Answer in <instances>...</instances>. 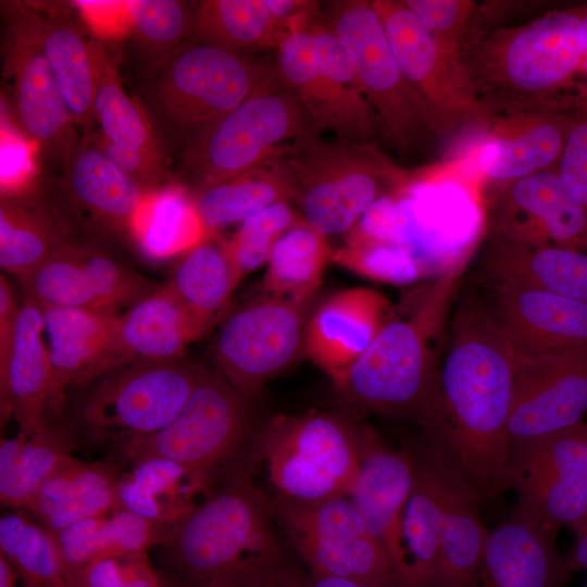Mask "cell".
<instances>
[{"mask_svg":"<svg viewBox=\"0 0 587 587\" xmlns=\"http://www.w3.org/2000/svg\"><path fill=\"white\" fill-rule=\"evenodd\" d=\"M516 352L483 302L458 305L421 423L480 499L511 488L509 420Z\"/></svg>","mask_w":587,"mask_h":587,"instance_id":"1","label":"cell"},{"mask_svg":"<svg viewBox=\"0 0 587 587\" xmlns=\"http://www.w3.org/2000/svg\"><path fill=\"white\" fill-rule=\"evenodd\" d=\"M257 465L228 473L161 547L167 587H251L278 582L296 566L270 499L253 483Z\"/></svg>","mask_w":587,"mask_h":587,"instance_id":"2","label":"cell"},{"mask_svg":"<svg viewBox=\"0 0 587 587\" xmlns=\"http://www.w3.org/2000/svg\"><path fill=\"white\" fill-rule=\"evenodd\" d=\"M469 254L453 261L383 325L335 387L355 410L422 423L444 351L451 308Z\"/></svg>","mask_w":587,"mask_h":587,"instance_id":"3","label":"cell"},{"mask_svg":"<svg viewBox=\"0 0 587 587\" xmlns=\"http://www.w3.org/2000/svg\"><path fill=\"white\" fill-rule=\"evenodd\" d=\"M251 399L214 367L201 366L198 382L179 413L145 437L114 444L116 462L151 458L175 462L203 486L207 495L228 473L259 464Z\"/></svg>","mask_w":587,"mask_h":587,"instance_id":"4","label":"cell"},{"mask_svg":"<svg viewBox=\"0 0 587 587\" xmlns=\"http://www.w3.org/2000/svg\"><path fill=\"white\" fill-rule=\"evenodd\" d=\"M315 135L301 102L274 67L240 104L183 147L178 172L195 193L249 174Z\"/></svg>","mask_w":587,"mask_h":587,"instance_id":"5","label":"cell"},{"mask_svg":"<svg viewBox=\"0 0 587 587\" xmlns=\"http://www.w3.org/2000/svg\"><path fill=\"white\" fill-rule=\"evenodd\" d=\"M300 220L327 237L350 233L378 199L413 180L372 143L303 138L278 155Z\"/></svg>","mask_w":587,"mask_h":587,"instance_id":"6","label":"cell"},{"mask_svg":"<svg viewBox=\"0 0 587 587\" xmlns=\"http://www.w3.org/2000/svg\"><path fill=\"white\" fill-rule=\"evenodd\" d=\"M365 425L348 411L277 415L259 429L255 452L276 495L314 502L350 495Z\"/></svg>","mask_w":587,"mask_h":587,"instance_id":"7","label":"cell"},{"mask_svg":"<svg viewBox=\"0 0 587 587\" xmlns=\"http://www.w3.org/2000/svg\"><path fill=\"white\" fill-rule=\"evenodd\" d=\"M327 23L346 50L389 145L404 154L430 148L440 130L403 75L372 1H330Z\"/></svg>","mask_w":587,"mask_h":587,"instance_id":"8","label":"cell"},{"mask_svg":"<svg viewBox=\"0 0 587 587\" xmlns=\"http://www.w3.org/2000/svg\"><path fill=\"white\" fill-rule=\"evenodd\" d=\"M585 9L548 12L488 37L471 61H464L476 91L500 89L521 104L564 88L584 59Z\"/></svg>","mask_w":587,"mask_h":587,"instance_id":"9","label":"cell"},{"mask_svg":"<svg viewBox=\"0 0 587 587\" xmlns=\"http://www.w3.org/2000/svg\"><path fill=\"white\" fill-rule=\"evenodd\" d=\"M274 67L191 41L154 68L148 86L158 120L183 147L240 104Z\"/></svg>","mask_w":587,"mask_h":587,"instance_id":"10","label":"cell"},{"mask_svg":"<svg viewBox=\"0 0 587 587\" xmlns=\"http://www.w3.org/2000/svg\"><path fill=\"white\" fill-rule=\"evenodd\" d=\"M275 71L319 133L332 132L340 141L371 143L376 129L373 111L327 22L312 21L292 29L277 48Z\"/></svg>","mask_w":587,"mask_h":587,"instance_id":"11","label":"cell"},{"mask_svg":"<svg viewBox=\"0 0 587 587\" xmlns=\"http://www.w3.org/2000/svg\"><path fill=\"white\" fill-rule=\"evenodd\" d=\"M201 366L184 357L124 364L97 378L80 399L78 425L97 444L114 445L153 434L183 409Z\"/></svg>","mask_w":587,"mask_h":587,"instance_id":"12","label":"cell"},{"mask_svg":"<svg viewBox=\"0 0 587 587\" xmlns=\"http://www.w3.org/2000/svg\"><path fill=\"white\" fill-rule=\"evenodd\" d=\"M270 502L285 541L309 572L394 587L387 555L348 496L301 502L275 494Z\"/></svg>","mask_w":587,"mask_h":587,"instance_id":"13","label":"cell"},{"mask_svg":"<svg viewBox=\"0 0 587 587\" xmlns=\"http://www.w3.org/2000/svg\"><path fill=\"white\" fill-rule=\"evenodd\" d=\"M313 300L261 294L232 312L213 342L214 369L238 391L255 399L271 379L305 355Z\"/></svg>","mask_w":587,"mask_h":587,"instance_id":"14","label":"cell"},{"mask_svg":"<svg viewBox=\"0 0 587 587\" xmlns=\"http://www.w3.org/2000/svg\"><path fill=\"white\" fill-rule=\"evenodd\" d=\"M394 55L408 82L430 110L440 134L464 122H485L462 50L442 43L404 1L375 0Z\"/></svg>","mask_w":587,"mask_h":587,"instance_id":"15","label":"cell"},{"mask_svg":"<svg viewBox=\"0 0 587 587\" xmlns=\"http://www.w3.org/2000/svg\"><path fill=\"white\" fill-rule=\"evenodd\" d=\"M510 483L513 511L558 533L587 519V422L513 444Z\"/></svg>","mask_w":587,"mask_h":587,"instance_id":"16","label":"cell"},{"mask_svg":"<svg viewBox=\"0 0 587 587\" xmlns=\"http://www.w3.org/2000/svg\"><path fill=\"white\" fill-rule=\"evenodd\" d=\"M7 25L4 65L17 125L40 152L64 164L79 142L45 54L41 12L28 4L7 5Z\"/></svg>","mask_w":587,"mask_h":587,"instance_id":"17","label":"cell"},{"mask_svg":"<svg viewBox=\"0 0 587 587\" xmlns=\"http://www.w3.org/2000/svg\"><path fill=\"white\" fill-rule=\"evenodd\" d=\"M587 413V348L516 354L509 420L511 445L547 436L584 421Z\"/></svg>","mask_w":587,"mask_h":587,"instance_id":"18","label":"cell"},{"mask_svg":"<svg viewBox=\"0 0 587 587\" xmlns=\"http://www.w3.org/2000/svg\"><path fill=\"white\" fill-rule=\"evenodd\" d=\"M26 297L42 308L116 311L157 286L114 259L66 242L21 280Z\"/></svg>","mask_w":587,"mask_h":587,"instance_id":"19","label":"cell"},{"mask_svg":"<svg viewBox=\"0 0 587 587\" xmlns=\"http://www.w3.org/2000/svg\"><path fill=\"white\" fill-rule=\"evenodd\" d=\"M413 485V467L404 448L388 447L364 427L361 465L349 498L390 564L394 587H405L409 559L402 533L403 512Z\"/></svg>","mask_w":587,"mask_h":587,"instance_id":"20","label":"cell"},{"mask_svg":"<svg viewBox=\"0 0 587 587\" xmlns=\"http://www.w3.org/2000/svg\"><path fill=\"white\" fill-rule=\"evenodd\" d=\"M492 224L495 236L508 240L587 253V213L555 170L507 183Z\"/></svg>","mask_w":587,"mask_h":587,"instance_id":"21","label":"cell"},{"mask_svg":"<svg viewBox=\"0 0 587 587\" xmlns=\"http://www.w3.org/2000/svg\"><path fill=\"white\" fill-rule=\"evenodd\" d=\"M65 398L50 362L42 308L25 296L10 362L0 374L1 426L13 419L20 433L32 434L54 422Z\"/></svg>","mask_w":587,"mask_h":587,"instance_id":"22","label":"cell"},{"mask_svg":"<svg viewBox=\"0 0 587 587\" xmlns=\"http://www.w3.org/2000/svg\"><path fill=\"white\" fill-rule=\"evenodd\" d=\"M485 304L516 354L587 348V302L536 289L490 287Z\"/></svg>","mask_w":587,"mask_h":587,"instance_id":"23","label":"cell"},{"mask_svg":"<svg viewBox=\"0 0 587 587\" xmlns=\"http://www.w3.org/2000/svg\"><path fill=\"white\" fill-rule=\"evenodd\" d=\"M395 309L367 287L339 290L313 308L305 332V357L333 383L366 351Z\"/></svg>","mask_w":587,"mask_h":587,"instance_id":"24","label":"cell"},{"mask_svg":"<svg viewBox=\"0 0 587 587\" xmlns=\"http://www.w3.org/2000/svg\"><path fill=\"white\" fill-rule=\"evenodd\" d=\"M42 313L50 362L65 394L127 364L117 339L118 312L42 308Z\"/></svg>","mask_w":587,"mask_h":587,"instance_id":"25","label":"cell"},{"mask_svg":"<svg viewBox=\"0 0 587 587\" xmlns=\"http://www.w3.org/2000/svg\"><path fill=\"white\" fill-rule=\"evenodd\" d=\"M557 535L512 511L489 530L473 587H564L572 572Z\"/></svg>","mask_w":587,"mask_h":587,"instance_id":"26","label":"cell"},{"mask_svg":"<svg viewBox=\"0 0 587 587\" xmlns=\"http://www.w3.org/2000/svg\"><path fill=\"white\" fill-rule=\"evenodd\" d=\"M573 116L553 109L514 113L494 124L477 166L488 178L510 183L555 170Z\"/></svg>","mask_w":587,"mask_h":587,"instance_id":"27","label":"cell"},{"mask_svg":"<svg viewBox=\"0 0 587 587\" xmlns=\"http://www.w3.org/2000/svg\"><path fill=\"white\" fill-rule=\"evenodd\" d=\"M479 268L489 288L536 289L587 302V253L583 251L494 236L482 253Z\"/></svg>","mask_w":587,"mask_h":587,"instance_id":"28","label":"cell"},{"mask_svg":"<svg viewBox=\"0 0 587 587\" xmlns=\"http://www.w3.org/2000/svg\"><path fill=\"white\" fill-rule=\"evenodd\" d=\"M413 485L402 520L409 559L405 587H437L439 541L444 519V454L429 441L409 444Z\"/></svg>","mask_w":587,"mask_h":587,"instance_id":"29","label":"cell"},{"mask_svg":"<svg viewBox=\"0 0 587 587\" xmlns=\"http://www.w3.org/2000/svg\"><path fill=\"white\" fill-rule=\"evenodd\" d=\"M205 332L166 284L117 316V339L126 363L183 358L189 344Z\"/></svg>","mask_w":587,"mask_h":587,"instance_id":"30","label":"cell"},{"mask_svg":"<svg viewBox=\"0 0 587 587\" xmlns=\"http://www.w3.org/2000/svg\"><path fill=\"white\" fill-rule=\"evenodd\" d=\"M442 483L444 519L437 587H473L489 533L479 514L482 499L473 485L446 457Z\"/></svg>","mask_w":587,"mask_h":587,"instance_id":"31","label":"cell"},{"mask_svg":"<svg viewBox=\"0 0 587 587\" xmlns=\"http://www.w3.org/2000/svg\"><path fill=\"white\" fill-rule=\"evenodd\" d=\"M63 166L71 198L93 220L129 234L149 191L118 170L90 138L78 143Z\"/></svg>","mask_w":587,"mask_h":587,"instance_id":"32","label":"cell"},{"mask_svg":"<svg viewBox=\"0 0 587 587\" xmlns=\"http://www.w3.org/2000/svg\"><path fill=\"white\" fill-rule=\"evenodd\" d=\"M41 16L43 50L57 86L75 125L88 129L98 84L92 40L63 10Z\"/></svg>","mask_w":587,"mask_h":587,"instance_id":"33","label":"cell"},{"mask_svg":"<svg viewBox=\"0 0 587 587\" xmlns=\"http://www.w3.org/2000/svg\"><path fill=\"white\" fill-rule=\"evenodd\" d=\"M77 444L74 430L51 422L38 430L1 439L0 500L5 507L27 509L40 486Z\"/></svg>","mask_w":587,"mask_h":587,"instance_id":"34","label":"cell"},{"mask_svg":"<svg viewBox=\"0 0 587 587\" xmlns=\"http://www.w3.org/2000/svg\"><path fill=\"white\" fill-rule=\"evenodd\" d=\"M207 492L199 480L179 464L151 458L132 464L121 475L116 494L121 508L170 529L198 503L196 494Z\"/></svg>","mask_w":587,"mask_h":587,"instance_id":"35","label":"cell"},{"mask_svg":"<svg viewBox=\"0 0 587 587\" xmlns=\"http://www.w3.org/2000/svg\"><path fill=\"white\" fill-rule=\"evenodd\" d=\"M212 236L184 252L165 283L205 330L226 309L241 282L224 241H215Z\"/></svg>","mask_w":587,"mask_h":587,"instance_id":"36","label":"cell"},{"mask_svg":"<svg viewBox=\"0 0 587 587\" xmlns=\"http://www.w3.org/2000/svg\"><path fill=\"white\" fill-rule=\"evenodd\" d=\"M129 235L152 259L183 254L209 235L187 187L167 185L147 192Z\"/></svg>","mask_w":587,"mask_h":587,"instance_id":"37","label":"cell"},{"mask_svg":"<svg viewBox=\"0 0 587 587\" xmlns=\"http://www.w3.org/2000/svg\"><path fill=\"white\" fill-rule=\"evenodd\" d=\"M291 30L271 13L266 0H202L195 9L191 37L239 52L278 48Z\"/></svg>","mask_w":587,"mask_h":587,"instance_id":"38","label":"cell"},{"mask_svg":"<svg viewBox=\"0 0 587 587\" xmlns=\"http://www.w3.org/2000/svg\"><path fill=\"white\" fill-rule=\"evenodd\" d=\"M292 183L278 157L236 179L192 193L195 208L209 235L241 223L282 201L291 203Z\"/></svg>","mask_w":587,"mask_h":587,"instance_id":"39","label":"cell"},{"mask_svg":"<svg viewBox=\"0 0 587 587\" xmlns=\"http://www.w3.org/2000/svg\"><path fill=\"white\" fill-rule=\"evenodd\" d=\"M92 50L98 75L93 115L100 134L164 164L162 146L143 107L125 91L116 65L98 40H92Z\"/></svg>","mask_w":587,"mask_h":587,"instance_id":"40","label":"cell"},{"mask_svg":"<svg viewBox=\"0 0 587 587\" xmlns=\"http://www.w3.org/2000/svg\"><path fill=\"white\" fill-rule=\"evenodd\" d=\"M333 252L325 236L298 222L274 243L261 283L262 294L314 299Z\"/></svg>","mask_w":587,"mask_h":587,"instance_id":"41","label":"cell"},{"mask_svg":"<svg viewBox=\"0 0 587 587\" xmlns=\"http://www.w3.org/2000/svg\"><path fill=\"white\" fill-rule=\"evenodd\" d=\"M57 224L15 198L1 199L0 266L20 282L65 245Z\"/></svg>","mask_w":587,"mask_h":587,"instance_id":"42","label":"cell"},{"mask_svg":"<svg viewBox=\"0 0 587 587\" xmlns=\"http://www.w3.org/2000/svg\"><path fill=\"white\" fill-rule=\"evenodd\" d=\"M0 553L24 587H68L52 539L25 513L1 517Z\"/></svg>","mask_w":587,"mask_h":587,"instance_id":"43","label":"cell"},{"mask_svg":"<svg viewBox=\"0 0 587 587\" xmlns=\"http://www.w3.org/2000/svg\"><path fill=\"white\" fill-rule=\"evenodd\" d=\"M129 34L157 67L190 35L195 9L178 0L127 1Z\"/></svg>","mask_w":587,"mask_h":587,"instance_id":"44","label":"cell"},{"mask_svg":"<svg viewBox=\"0 0 587 587\" xmlns=\"http://www.w3.org/2000/svg\"><path fill=\"white\" fill-rule=\"evenodd\" d=\"M300 217L288 201L274 203L242 221L225 250L240 280L266 264L276 240Z\"/></svg>","mask_w":587,"mask_h":587,"instance_id":"45","label":"cell"},{"mask_svg":"<svg viewBox=\"0 0 587 587\" xmlns=\"http://www.w3.org/2000/svg\"><path fill=\"white\" fill-rule=\"evenodd\" d=\"M332 261L363 277L392 284L413 282L421 274L417 259L407 248L353 232L333 252Z\"/></svg>","mask_w":587,"mask_h":587,"instance_id":"46","label":"cell"},{"mask_svg":"<svg viewBox=\"0 0 587 587\" xmlns=\"http://www.w3.org/2000/svg\"><path fill=\"white\" fill-rule=\"evenodd\" d=\"M122 467L114 460L84 462L68 454L43 482L28 508L40 503H68L115 486Z\"/></svg>","mask_w":587,"mask_h":587,"instance_id":"47","label":"cell"},{"mask_svg":"<svg viewBox=\"0 0 587 587\" xmlns=\"http://www.w3.org/2000/svg\"><path fill=\"white\" fill-rule=\"evenodd\" d=\"M110 512L75 522L57 533H48L68 587H75L79 574L91 561L112 553Z\"/></svg>","mask_w":587,"mask_h":587,"instance_id":"48","label":"cell"},{"mask_svg":"<svg viewBox=\"0 0 587 587\" xmlns=\"http://www.w3.org/2000/svg\"><path fill=\"white\" fill-rule=\"evenodd\" d=\"M1 100L0 186L2 199L15 198L32 184L36 173L39 146L9 118Z\"/></svg>","mask_w":587,"mask_h":587,"instance_id":"49","label":"cell"},{"mask_svg":"<svg viewBox=\"0 0 587 587\" xmlns=\"http://www.w3.org/2000/svg\"><path fill=\"white\" fill-rule=\"evenodd\" d=\"M75 587H167L148 553H118L91 561Z\"/></svg>","mask_w":587,"mask_h":587,"instance_id":"50","label":"cell"},{"mask_svg":"<svg viewBox=\"0 0 587 587\" xmlns=\"http://www.w3.org/2000/svg\"><path fill=\"white\" fill-rule=\"evenodd\" d=\"M407 7L446 46L461 49L474 2L467 0H404Z\"/></svg>","mask_w":587,"mask_h":587,"instance_id":"51","label":"cell"},{"mask_svg":"<svg viewBox=\"0 0 587 587\" xmlns=\"http://www.w3.org/2000/svg\"><path fill=\"white\" fill-rule=\"evenodd\" d=\"M555 171L587 213V109L573 116Z\"/></svg>","mask_w":587,"mask_h":587,"instance_id":"52","label":"cell"},{"mask_svg":"<svg viewBox=\"0 0 587 587\" xmlns=\"http://www.w3.org/2000/svg\"><path fill=\"white\" fill-rule=\"evenodd\" d=\"M125 175L136 182L143 190L152 191L162 187L165 177L164 164L158 163L139 151L114 143L100 133L90 138Z\"/></svg>","mask_w":587,"mask_h":587,"instance_id":"53","label":"cell"},{"mask_svg":"<svg viewBox=\"0 0 587 587\" xmlns=\"http://www.w3.org/2000/svg\"><path fill=\"white\" fill-rule=\"evenodd\" d=\"M73 7L102 39L117 40L129 34L127 1H74Z\"/></svg>","mask_w":587,"mask_h":587,"instance_id":"54","label":"cell"},{"mask_svg":"<svg viewBox=\"0 0 587 587\" xmlns=\"http://www.w3.org/2000/svg\"><path fill=\"white\" fill-rule=\"evenodd\" d=\"M22 301L7 276H0V374L11 358Z\"/></svg>","mask_w":587,"mask_h":587,"instance_id":"55","label":"cell"},{"mask_svg":"<svg viewBox=\"0 0 587 587\" xmlns=\"http://www.w3.org/2000/svg\"><path fill=\"white\" fill-rule=\"evenodd\" d=\"M284 587H366L357 582L330 575H317L304 572L300 567L294 570L284 580Z\"/></svg>","mask_w":587,"mask_h":587,"instance_id":"56","label":"cell"},{"mask_svg":"<svg viewBox=\"0 0 587 587\" xmlns=\"http://www.w3.org/2000/svg\"><path fill=\"white\" fill-rule=\"evenodd\" d=\"M576 537L569 552L563 555L566 567L571 571L587 572V519L575 529Z\"/></svg>","mask_w":587,"mask_h":587,"instance_id":"57","label":"cell"},{"mask_svg":"<svg viewBox=\"0 0 587 587\" xmlns=\"http://www.w3.org/2000/svg\"><path fill=\"white\" fill-rule=\"evenodd\" d=\"M17 575L8 562V560L0 553V587H18Z\"/></svg>","mask_w":587,"mask_h":587,"instance_id":"58","label":"cell"},{"mask_svg":"<svg viewBox=\"0 0 587 587\" xmlns=\"http://www.w3.org/2000/svg\"><path fill=\"white\" fill-rule=\"evenodd\" d=\"M583 33H584V58L587 60V7L583 17Z\"/></svg>","mask_w":587,"mask_h":587,"instance_id":"59","label":"cell"},{"mask_svg":"<svg viewBox=\"0 0 587 587\" xmlns=\"http://www.w3.org/2000/svg\"><path fill=\"white\" fill-rule=\"evenodd\" d=\"M285 578H286V576L283 577L278 582H274V583H270V584L255 585V586H251V587H284L283 584H284Z\"/></svg>","mask_w":587,"mask_h":587,"instance_id":"60","label":"cell"},{"mask_svg":"<svg viewBox=\"0 0 587 587\" xmlns=\"http://www.w3.org/2000/svg\"><path fill=\"white\" fill-rule=\"evenodd\" d=\"M584 587H587V582H586V584H585V586H584Z\"/></svg>","mask_w":587,"mask_h":587,"instance_id":"61","label":"cell"}]
</instances>
